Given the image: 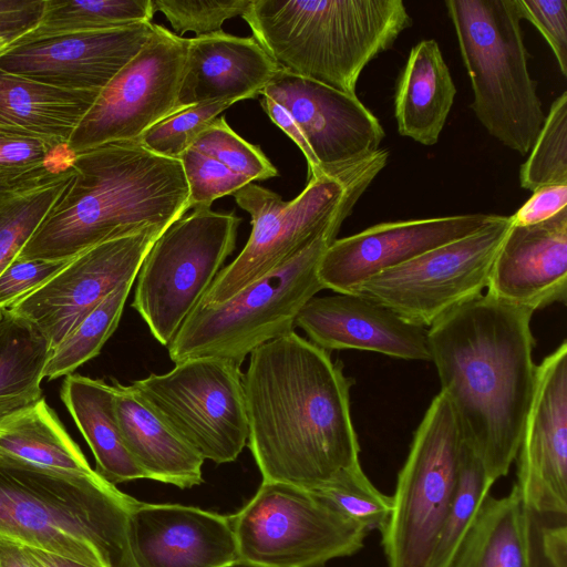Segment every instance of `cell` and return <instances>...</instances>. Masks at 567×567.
Segmentation results:
<instances>
[{
	"label": "cell",
	"instance_id": "3957f363",
	"mask_svg": "<svg viewBox=\"0 0 567 567\" xmlns=\"http://www.w3.org/2000/svg\"><path fill=\"white\" fill-rule=\"evenodd\" d=\"M74 175L18 258L68 260L101 243L186 214L189 190L179 159L138 141L75 153Z\"/></svg>",
	"mask_w": 567,
	"mask_h": 567
},
{
	"label": "cell",
	"instance_id": "f1b7e54d",
	"mask_svg": "<svg viewBox=\"0 0 567 567\" xmlns=\"http://www.w3.org/2000/svg\"><path fill=\"white\" fill-rule=\"evenodd\" d=\"M99 93L60 89L0 69V126L69 142Z\"/></svg>",
	"mask_w": 567,
	"mask_h": 567
},
{
	"label": "cell",
	"instance_id": "ee69618b",
	"mask_svg": "<svg viewBox=\"0 0 567 567\" xmlns=\"http://www.w3.org/2000/svg\"><path fill=\"white\" fill-rule=\"evenodd\" d=\"M564 209H567V184L548 185L534 190L509 217L514 226H529L548 220Z\"/></svg>",
	"mask_w": 567,
	"mask_h": 567
},
{
	"label": "cell",
	"instance_id": "8d00e7d4",
	"mask_svg": "<svg viewBox=\"0 0 567 567\" xmlns=\"http://www.w3.org/2000/svg\"><path fill=\"white\" fill-rule=\"evenodd\" d=\"M311 492L369 532H381L393 508L392 496L377 489L360 464L341 472Z\"/></svg>",
	"mask_w": 567,
	"mask_h": 567
},
{
	"label": "cell",
	"instance_id": "484cf974",
	"mask_svg": "<svg viewBox=\"0 0 567 567\" xmlns=\"http://www.w3.org/2000/svg\"><path fill=\"white\" fill-rule=\"evenodd\" d=\"M456 87L437 42H417L396 81L394 117L401 136L431 146L437 143L452 110Z\"/></svg>",
	"mask_w": 567,
	"mask_h": 567
},
{
	"label": "cell",
	"instance_id": "2e32d148",
	"mask_svg": "<svg viewBox=\"0 0 567 567\" xmlns=\"http://www.w3.org/2000/svg\"><path fill=\"white\" fill-rule=\"evenodd\" d=\"M525 507L567 515V342L536 365L534 390L516 455Z\"/></svg>",
	"mask_w": 567,
	"mask_h": 567
},
{
	"label": "cell",
	"instance_id": "d6986e66",
	"mask_svg": "<svg viewBox=\"0 0 567 567\" xmlns=\"http://www.w3.org/2000/svg\"><path fill=\"white\" fill-rule=\"evenodd\" d=\"M152 22L74 32L16 44L0 55V69L51 86L101 91L142 50Z\"/></svg>",
	"mask_w": 567,
	"mask_h": 567
},
{
	"label": "cell",
	"instance_id": "7402d4cb",
	"mask_svg": "<svg viewBox=\"0 0 567 567\" xmlns=\"http://www.w3.org/2000/svg\"><path fill=\"white\" fill-rule=\"evenodd\" d=\"M489 296L535 312L567 297V209L508 229L493 262Z\"/></svg>",
	"mask_w": 567,
	"mask_h": 567
},
{
	"label": "cell",
	"instance_id": "7dc6e473",
	"mask_svg": "<svg viewBox=\"0 0 567 567\" xmlns=\"http://www.w3.org/2000/svg\"><path fill=\"white\" fill-rule=\"evenodd\" d=\"M0 567H38L27 546L0 539Z\"/></svg>",
	"mask_w": 567,
	"mask_h": 567
},
{
	"label": "cell",
	"instance_id": "7bdbcfd3",
	"mask_svg": "<svg viewBox=\"0 0 567 567\" xmlns=\"http://www.w3.org/2000/svg\"><path fill=\"white\" fill-rule=\"evenodd\" d=\"M72 259H14L0 274V310L10 309L56 275Z\"/></svg>",
	"mask_w": 567,
	"mask_h": 567
},
{
	"label": "cell",
	"instance_id": "e575fe53",
	"mask_svg": "<svg viewBox=\"0 0 567 567\" xmlns=\"http://www.w3.org/2000/svg\"><path fill=\"white\" fill-rule=\"evenodd\" d=\"M495 481L465 444L454 495L436 538L429 567H449L456 548Z\"/></svg>",
	"mask_w": 567,
	"mask_h": 567
},
{
	"label": "cell",
	"instance_id": "d4e9b609",
	"mask_svg": "<svg viewBox=\"0 0 567 567\" xmlns=\"http://www.w3.org/2000/svg\"><path fill=\"white\" fill-rule=\"evenodd\" d=\"M188 185V208H210L214 200L233 195L254 181L278 175L259 146L215 118L179 158Z\"/></svg>",
	"mask_w": 567,
	"mask_h": 567
},
{
	"label": "cell",
	"instance_id": "ba28073f",
	"mask_svg": "<svg viewBox=\"0 0 567 567\" xmlns=\"http://www.w3.org/2000/svg\"><path fill=\"white\" fill-rule=\"evenodd\" d=\"M341 225L334 221L289 261L225 302L197 306L168 344L171 360L219 358L241 367L257 348L292 332L301 308L324 289L318 265Z\"/></svg>",
	"mask_w": 567,
	"mask_h": 567
},
{
	"label": "cell",
	"instance_id": "e0dca14e",
	"mask_svg": "<svg viewBox=\"0 0 567 567\" xmlns=\"http://www.w3.org/2000/svg\"><path fill=\"white\" fill-rule=\"evenodd\" d=\"M498 216L475 213L377 224L349 237L334 239L319 261V280L324 289L355 293L370 278L472 235L494 223Z\"/></svg>",
	"mask_w": 567,
	"mask_h": 567
},
{
	"label": "cell",
	"instance_id": "83f0119b",
	"mask_svg": "<svg viewBox=\"0 0 567 567\" xmlns=\"http://www.w3.org/2000/svg\"><path fill=\"white\" fill-rule=\"evenodd\" d=\"M74 158L0 174V274L72 181Z\"/></svg>",
	"mask_w": 567,
	"mask_h": 567
},
{
	"label": "cell",
	"instance_id": "b9f144b4",
	"mask_svg": "<svg viewBox=\"0 0 567 567\" xmlns=\"http://www.w3.org/2000/svg\"><path fill=\"white\" fill-rule=\"evenodd\" d=\"M522 19L529 21L550 47L561 74L567 76V1L516 0Z\"/></svg>",
	"mask_w": 567,
	"mask_h": 567
},
{
	"label": "cell",
	"instance_id": "c3c4849f",
	"mask_svg": "<svg viewBox=\"0 0 567 567\" xmlns=\"http://www.w3.org/2000/svg\"><path fill=\"white\" fill-rule=\"evenodd\" d=\"M27 548L38 567H91L80 561L55 555L47 550L28 546Z\"/></svg>",
	"mask_w": 567,
	"mask_h": 567
},
{
	"label": "cell",
	"instance_id": "d6a6232c",
	"mask_svg": "<svg viewBox=\"0 0 567 567\" xmlns=\"http://www.w3.org/2000/svg\"><path fill=\"white\" fill-rule=\"evenodd\" d=\"M154 13L153 0H44L38 24L19 37L13 45L53 35L151 22Z\"/></svg>",
	"mask_w": 567,
	"mask_h": 567
},
{
	"label": "cell",
	"instance_id": "277c9868",
	"mask_svg": "<svg viewBox=\"0 0 567 567\" xmlns=\"http://www.w3.org/2000/svg\"><path fill=\"white\" fill-rule=\"evenodd\" d=\"M137 502L100 475H63L0 454V539L91 567H136L128 517Z\"/></svg>",
	"mask_w": 567,
	"mask_h": 567
},
{
	"label": "cell",
	"instance_id": "681fc988",
	"mask_svg": "<svg viewBox=\"0 0 567 567\" xmlns=\"http://www.w3.org/2000/svg\"><path fill=\"white\" fill-rule=\"evenodd\" d=\"M19 37L0 35V55L9 50Z\"/></svg>",
	"mask_w": 567,
	"mask_h": 567
},
{
	"label": "cell",
	"instance_id": "cb8c5ba5",
	"mask_svg": "<svg viewBox=\"0 0 567 567\" xmlns=\"http://www.w3.org/2000/svg\"><path fill=\"white\" fill-rule=\"evenodd\" d=\"M112 382L123 442L147 480L179 488L202 484L205 460L133 383L125 385L114 379Z\"/></svg>",
	"mask_w": 567,
	"mask_h": 567
},
{
	"label": "cell",
	"instance_id": "4dcf8cb0",
	"mask_svg": "<svg viewBox=\"0 0 567 567\" xmlns=\"http://www.w3.org/2000/svg\"><path fill=\"white\" fill-rule=\"evenodd\" d=\"M449 567H527L526 507L515 484L506 496H486Z\"/></svg>",
	"mask_w": 567,
	"mask_h": 567
},
{
	"label": "cell",
	"instance_id": "7a4b0ae2",
	"mask_svg": "<svg viewBox=\"0 0 567 567\" xmlns=\"http://www.w3.org/2000/svg\"><path fill=\"white\" fill-rule=\"evenodd\" d=\"M533 311L488 293L453 309L429 328L431 361L465 444L496 482L516 458L536 364Z\"/></svg>",
	"mask_w": 567,
	"mask_h": 567
},
{
	"label": "cell",
	"instance_id": "4316f807",
	"mask_svg": "<svg viewBox=\"0 0 567 567\" xmlns=\"http://www.w3.org/2000/svg\"><path fill=\"white\" fill-rule=\"evenodd\" d=\"M60 396L90 446L95 472L102 478L112 485L147 478L123 442L112 384L72 373L64 377Z\"/></svg>",
	"mask_w": 567,
	"mask_h": 567
},
{
	"label": "cell",
	"instance_id": "52a82bcc",
	"mask_svg": "<svg viewBox=\"0 0 567 567\" xmlns=\"http://www.w3.org/2000/svg\"><path fill=\"white\" fill-rule=\"evenodd\" d=\"M473 90L472 110L484 128L527 155L545 121L516 0H446Z\"/></svg>",
	"mask_w": 567,
	"mask_h": 567
},
{
	"label": "cell",
	"instance_id": "9c48e42d",
	"mask_svg": "<svg viewBox=\"0 0 567 567\" xmlns=\"http://www.w3.org/2000/svg\"><path fill=\"white\" fill-rule=\"evenodd\" d=\"M463 447L454 409L440 391L413 434L381 530L388 567H429L455 492Z\"/></svg>",
	"mask_w": 567,
	"mask_h": 567
},
{
	"label": "cell",
	"instance_id": "f35d334b",
	"mask_svg": "<svg viewBox=\"0 0 567 567\" xmlns=\"http://www.w3.org/2000/svg\"><path fill=\"white\" fill-rule=\"evenodd\" d=\"M251 0H153L155 12H162L176 34L193 31L196 37L221 31L223 23L243 16Z\"/></svg>",
	"mask_w": 567,
	"mask_h": 567
},
{
	"label": "cell",
	"instance_id": "f6af8a7d",
	"mask_svg": "<svg viewBox=\"0 0 567 567\" xmlns=\"http://www.w3.org/2000/svg\"><path fill=\"white\" fill-rule=\"evenodd\" d=\"M44 0H0V35L21 37L40 21Z\"/></svg>",
	"mask_w": 567,
	"mask_h": 567
},
{
	"label": "cell",
	"instance_id": "f546056e",
	"mask_svg": "<svg viewBox=\"0 0 567 567\" xmlns=\"http://www.w3.org/2000/svg\"><path fill=\"white\" fill-rule=\"evenodd\" d=\"M0 454L63 475L99 476L44 396L0 417Z\"/></svg>",
	"mask_w": 567,
	"mask_h": 567
},
{
	"label": "cell",
	"instance_id": "ab89813d",
	"mask_svg": "<svg viewBox=\"0 0 567 567\" xmlns=\"http://www.w3.org/2000/svg\"><path fill=\"white\" fill-rule=\"evenodd\" d=\"M74 157L68 141L0 126V174Z\"/></svg>",
	"mask_w": 567,
	"mask_h": 567
},
{
	"label": "cell",
	"instance_id": "1f68e13d",
	"mask_svg": "<svg viewBox=\"0 0 567 567\" xmlns=\"http://www.w3.org/2000/svg\"><path fill=\"white\" fill-rule=\"evenodd\" d=\"M52 348L27 320L0 310V417L43 398L44 369Z\"/></svg>",
	"mask_w": 567,
	"mask_h": 567
},
{
	"label": "cell",
	"instance_id": "603a6c76",
	"mask_svg": "<svg viewBox=\"0 0 567 567\" xmlns=\"http://www.w3.org/2000/svg\"><path fill=\"white\" fill-rule=\"evenodd\" d=\"M279 68L252 38L224 32L188 39L177 110L261 94Z\"/></svg>",
	"mask_w": 567,
	"mask_h": 567
},
{
	"label": "cell",
	"instance_id": "74e56055",
	"mask_svg": "<svg viewBox=\"0 0 567 567\" xmlns=\"http://www.w3.org/2000/svg\"><path fill=\"white\" fill-rule=\"evenodd\" d=\"M233 104L219 101L176 110L147 128L137 141L156 155L179 159L209 124Z\"/></svg>",
	"mask_w": 567,
	"mask_h": 567
},
{
	"label": "cell",
	"instance_id": "836d02e7",
	"mask_svg": "<svg viewBox=\"0 0 567 567\" xmlns=\"http://www.w3.org/2000/svg\"><path fill=\"white\" fill-rule=\"evenodd\" d=\"M135 279L128 280L104 298L52 349L44 369V378L55 380L72 374L95 358L116 330Z\"/></svg>",
	"mask_w": 567,
	"mask_h": 567
},
{
	"label": "cell",
	"instance_id": "7c38bea8",
	"mask_svg": "<svg viewBox=\"0 0 567 567\" xmlns=\"http://www.w3.org/2000/svg\"><path fill=\"white\" fill-rule=\"evenodd\" d=\"M243 374L229 360L196 358L132 383L204 460L224 464L248 440Z\"/></svg>",
	"mask_w": 567,
	"mask_h": 567
},
{
	"label": "cell",
	"instance_id": "60d3db41",
	"mask_svg": "<svg viewBox=\"0 0 567 567\" xmlns=\"http://www.w3.org/2000/svg\"><path fill=\"white\" fill-rule=\"evenodd\" d=\"M527 567H567V515L526 508Z\"/></svg>",
	"mask_w": 567,
	"mask_h": 567
},
{
	"label": "cell",
	"instance_id": "8fae6325",
	"mask_svg": "<svg viewBox=\"0 0 567 567\" xmlns=\"http://www.w3.org/2000/svg\"><path fill=\"white\" fill-rule=\"evenodd\" d=\"M229 516L246 567H322L358 553L369 534L313 492L275 481Z\"/></svg>",
	"mask_w": 567,
	"mask_h": 567
},
{
	"label": "cell",
	"instance_id": "9a60e30c",
	"mask_svg": "<svg viewBox=\"0 0 567 567\" xmlns=\"http://www.w3.org/2000/svg\"><path fill=\"white\" fill-rule=\"evenodd\" d=\"M164 230L153 226L82 251L10 310L55 348L113 290L136 279L146 254Z\"/></svg>",
	"mask_w": 567,
	"mask_h": 567
},
{
	"label": "cell",
	"instance_id": "d590c367",
	"mask_svg": "<svg viewBox=\"0 0 567 567\" xmlns=\"http://www.w3.org/2000/svg\"><path fill=\"white\" fill-rule=\"evenodd\" d=\"M520 187L534 192L567 184V92L551 103L543 127L519 169Z\"/></svg>",
	"mask_w": 567,
	"mask_h": 567
},
{
	"label": "cell",
	"instance_id": "bcb514c9",
	"mask_svg": "<svg viewBox=\"0 0 567 567\" xmlns=\"http://www.w3.org/2000/svg\"><path fill=\"white\" fill-rule=\"evenodd\" d=\"M260 104L269 118L292 140L305 155L308 163L309 178L321 176L322 173L320 172L303 135L287 111L278 103L266 96H262Z\"/></svg>",
	"mask_w": 567,
	"mask_h": 567
},
{
	"label": "cell",
	"instance_id": "6da1fadb",
	"mask_svg": "<svg viewBox=\"0 0 567 567\" xmlns=\"http://www.w3.org/2000/svg\"><path fill=\"white\" fill-rule=\"evenodd\" d=\"M341 361L295 331L250 353L247 445L262 480L315 491L357 466L360 445Z\"/></svg>",
	"mask_w": 567,
	"mask_h": 567
},
{
	"label": "cell",
	"instance_id": "30bf717a",
	"mask_svg": "<svg viewBox=\"0 0 567 567\" xmlns=\"http://www.w3.org/2000/svg\"><path fill=\"white\" fill-rule=\"evenodd\" d=\"M241 218L197 208L156 238L136 276L132 307L163 346L171 343L236 247Z\"/></svg>",
	"mask_w": 567,
	"mask_h": 567
},
{
	"label": "cell",
	"instance_id": "4fadbf2b",
	"mask_svg": "<svg viewBox=\"0 0 567 567\" xmlns=\"http://www.w3.org/2000/svg\"><path fill=\"white\" fill-rule=\"evenodd\" d=\"M511 226V217L499 215L472 235L370 278L355 293L430 328L453 309L483 295Z\"/></svg>",
	"mask_w": 567,
	"mask_h": 567
},
{
	"label": "cell",
	"instance_id": "ffe728a7",
	"mask_svg": "<svg viewBox=\"0 0 567 567\" xmlns=\"http://www.w3.org/2000/svg\"><path fill=\"white\" fill-rule=\"evenodd\" d=\"M136 567H233L238 565L230 516L179 504L137 502L128 517Z\"/></svg>",
	"mask_w": 567,
	"mask_h": 567
},
{
	"label": "cell",
	"instance_id": "44dd1931",
	"mask_svg": "<svg viewBox=\"0 0 567 567\" xmlns=\"http://www.w3.org/2000/svg\"><path fill=\"white\" fill-rule=\"evenodd\" d=\"M295 326L327 350H361L403 360L431 361L429 328L359 293L311 298Z\"/></svg>",
	"mask_w": 567,
	"mask_h": 567
},
{
	"label": "cell",
	"instance_id": "8992f818",
	"mask_svg": "<svg viewBox=\"0 0 567 567\" xmlns=\"http://www.w3.org/2000/svg\"><path fill=\"white\" fill-rule=\"evenodd\" d=\"M388 161V150L379 148L331 173L309 178L305 189L289 202L252 183L235 192L236 203L251 217L250 236L197 306L225 302L289 261L331 224L343 223Z\"/></svg>",
	"mask_w": 567,
	"mask_h": 567
},
{
	"label": "cell",
	"instance_id": "5bb4252c",
	"mask_svg": "<svg viewBox=\"0 0 567 567\" xmlns=\"http://www.w3.org/2000/svg\"><path fill=\"white\" fill-rule=\"evenodd\" d=\"M188 39L161 24L142 50L102 89L69 138L74 153L137 141L177 110Z\"/></svg>",
	"mask_w": 567,
	"mask_h": 567
},
{
	"label": "cell",
	"instance_id": "ac0fdd59",
	"mask_svg": "<svg viewBox=\"0 0 567 567\" xmlns=\"http://www.w3.org/2000/svg\"><path fill=\"white\" fill-rule=\"evenodd\" d=\"M291 116L322 174L380 148L384 130L358 99L278 70L261 92Z\"/></svg>",
	"mask_w": 567,
	"mask_h": 567
},
{
	"label": "cell",
	"instance_id": "5b68a950",
	"mask_svg": "<svg viewBox=\"0 0 567 567\" xmlns=\"http://www.w3.org/2000/svg\"><path fill=\"white\" fill-rule=\"evenodd\" d=\"M241 17L279 70L350 95L412 24L402 0H251Z\"/></svg>",
	"mask_w": 567,
	"mask_h": 567
}]
</instances>
